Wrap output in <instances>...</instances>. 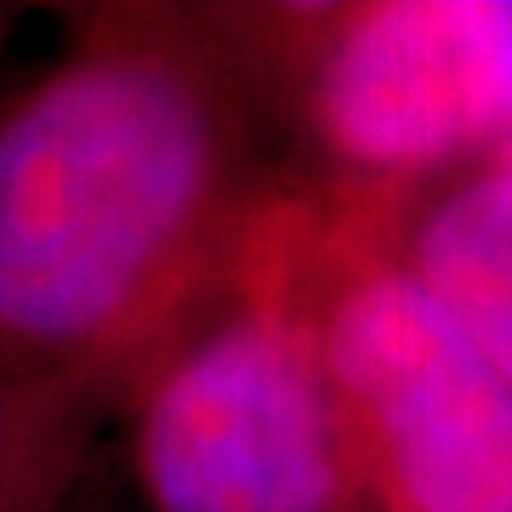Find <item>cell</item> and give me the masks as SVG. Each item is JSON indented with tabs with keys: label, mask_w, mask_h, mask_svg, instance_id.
Wrapping results in <instances>:
<instances>
[{
	"label": "cell",
	"mask_w": 512,
	"mask_h": 512,
	"mask_svg": "<svg viewBox=\"0 0 512 512\" xmlns=\"http://www.w3.org/2000/svg\"><path fill=\"white\" fill-rule=\"evenodd\" d=\"M99 402L0 363V512H64L94 444Z\"/></svg>",
	"instance_id": "6"
},
{
	"label": "cell",
	"mask_w": 512,
	"mask_h": 512,
	"mask_svg": "<svg viewBox=\"0 0 512 512\" xmlns=\"http://www.w3.org/2000/svg\"><path fill=\"white\" fill-rule=\"evenodd\" d=\"M402 256L512 389V167L491 163L431 201L402 235Z\"/></svg>",
	"instance_id": "5"
},
{
	"label": "cell",
	"mask_w": 512,
	"mask_h": 512,
	"mask_svg": "<svg viewBox=\"0 0 512 512\" xmlns=\"http://www.w3.org/2000/svg\"><path fill=\"white\" fill-rule=\"evenodd\" d=\"M269 188L239 39L103 9L0 103V363L103 402L205 308Z\"/></svg>",
	"instance_id": "1"
},
{
	"label": "cell",
	"mask_w": 512,
	"mask_h": 512,
	"mask_svg": "<svg viewBox=\"0 0 512 512\" xmlns=\"http://www.w3.org/2000/svg\"><path fill=\"white\" fill-rule=\"evenodd\" d=\"M235 265L329 380L372 512H512V389L402 256L393 197L269 188Z\"/></svg>",
	"instance_id": "2"
},
{
	"label": "cell",
	"mask_w": 512,
	"mask_h": 512,
	"mask_svg": "<svg viewBox=\"0 0 512 512\" xmlns=\"http://www.w3.org/2000/svg\"><path fill=\"white\" fill-rule=\"evenodd\" d=\"M286 73L312 146L350 184L393 197L397 184L512 133L508 0H384L274 13L248 43Z\"/></svg>",
	"instance_id": "4"
},
{
	"label": "cell",
	"mask_w": 512,
	"mask_h": 512,
	"mask_svg": "<svg viewBox=\"0 0 512 512\" xmlns=\"http://www.w3.org/2000/svg\"><path fill=\"white\" fill-rule=\"evenodd\" d=\"M128 389L154 512H372L312 342L235 261Z\"/></svg>",
	"instance_id": "3"
}]
</instances>
